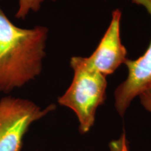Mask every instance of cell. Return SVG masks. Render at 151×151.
Masks as SVG:
<instances>
[{"instance_id": "cell-1", "label": "cell", "mask_w": 151, "mask_h": 151, "mask_svg": "<svg viewBox=\"0 0 151 151\" xmlns=\"http://www.w3.org/2000/svg\"><path fill=\"white\" fill-rule=\"evenodd\" d=\"M48 29L17 27L0 7V92L9 93L41 74Z\"/></svg>"}, {"instance_id": "cell-2", "label": "cell", "mask_w": 151, "mask_h": 151, "mask_svg": "<svg viewBox=\"0 0 151 151\" xmlns=\"http://www.w3.org/2000/svg\"><path fill=\"white\" fill-rule=\"evenodd\" d=\"M70 67L73 72L72 81L65 93L58 97V102L75 113L79 132L86 134L94 126L97 109L104 104L106 77L92 67L87 57H72Z\"/></svg>"}, {"instance_id": "cell-3", "label": "cell", "mask_w": 151, "mask_h": 151, "mask_svg": "<svg viewBox=\"0 0 151 151\" xmlns=\"http://www.w3.org/2000/svg\"><path fill=\"white\" fill-rule=\"evenodd\" d=\"M56 109L54 104L41 109L29 99L11 96L0 99V151H22L31 124Z\"/></svg>"}, {"instance_id": "cell-4", "label": "cell", "mask_w": 151, "mask_h": 151, "mask_svg": "<svg viewBox=\"0 0 151 151\" xmlns=\"http://www.w3.org/2000/svg\"><path fill=\"white\" fill-rule=\"evenodd\" d=\"M134 4L142 6L151 18V0H132ZM127 76L114 92V106L120 117H123L136 97L151 90V39L142 55L135 60L127 59Z\"/></svg>"}, {"instance_id": "cell-5", "label": "cell", "mask_w": 151, "mask_h": 151, "mask_svg": "<svg viewBox=\"0 0 151 151\" xmlns=\"http://www.w3.org/2000/svg\"><path fill=\"white\" fill-rule=\"evenodd\" d=\"M122 12L117 9L112 12L111 20L99 44L88 61L101 74H112L127 60V51L122 44L120 35Z\"/></svg>"}, {"instance_id": "cell-6", "label": "cell", "mask_w": 151, "mask_h": 151, "mask_svg": "<svg viewBox=\"0 0 151 151\" xmlns=\"http://www.w3.org/2000/svg\"><path fill=\"white\" fill-rule=\"evenodd\" d=\"M46 0H19L18 9L16 14V18L24 19L29 12H37L40 10L41 5ZM55 1L57 0H48Z\"/></svg>"}, {"instance_id": "cell-7", "label": "cell", "mask_w": 151, "mask_h": 151, "mask_svg": "<svg viewBox=\"0 0 151 151\" xmlns=\"http://www.w3.org/2000/svg\"><path fill=\"white\" fill-rule=\"evenodd\" d=\"M109 148V151H129L125 132H123L118 139L110 141Z\"/></svg>"}, {"instance_id": "cell-8", "label": "cell", "mask_w": 151, "mask_h": 151, "mask_svg": "<svg viewBox=\"0 0 151 151\" xmlns=\"http://www.w3.org/2000/svg\"><path fill=\"white\" fill-rule=\"evenodd\" d=\"M139 97L142 106L151 113V90L144 92Z\"/></svg>"}]
</instances>
